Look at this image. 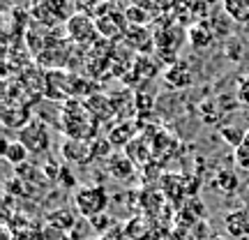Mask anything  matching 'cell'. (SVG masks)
<instances>
[{"instance_id":"cell-17","label":"cell","mask_w":249,"mask_h":240,"mask_svg":"<svg viewBox=\"0 0 249 240\" xmlns=\"http://www.w3.org/2000/svg\"><path fill=\"white\" fill-rule=\"evenodd\" d=\"M124 152H127V157H129L134 164H141V166H148V162L152 160V148H150V143H145L143 136H136V139L124 148Z\"/></svg>"},{"instance_id":"cell-16","label":"cell","mask_w":249,"mask_h":240,"mask_svg":"<svg viewBox=\"0 0 249 240\" xmlns=\"http://www.w3.org/2000/svg\"><path fill=\"white\" fill-rule=\"evenodd\" d=\"M107 162H108V173L118 180H127L134 173V166H136V164L127 157V152L124 150L123 152H113Z\"/></svg>"},{"instance_id":"cell-6","label":"cell","mask_w":249,"mask_h":240,"mask_svg":"<svg viewBox=\"0 0 249 240\" xmlns=\"http://www.w3.org/2000/svg\"><path fill=\"white\" fill-rule=\"evenodd\" d=\"M86 107L90 109V113L95 116L102 127L104 125H116L118 123V116H116V107H113V99L111 95H104V92H92L90 97L83 99Z\"/></svg>"},{"instance_id":"cell-11","label":"cell","mask_w":249,"mask_h":240,"mask_svg":"<svg viewBox=\"0 0 249 240\" xmlns=\"http://www.w3.org/2000/svg\"><path fill=\"white\" fill-rule=\"evenodd\" d=\"M30 120H33L30 107H23V104H5L2 102V125L7 129H18L21 132Z\"/></svg>"},{"instance_id":"cell-10","label":"cell","mask_w":249,"mask_h":240,"mask_svg":"<svg viewBox=\"0 0 249 240\" xmlns=\"http://www.w3.org/2000/svg\"><path fill=\"white\" fill-rule=\"evenodd\" d=\"M136 132H139V125L134 120H118L116 125H111L107 139L113 148H127L136 139Z\"/></svg>"},{"instance_id":"cell-14","label":"cell","mask_w":249,"mask_h":240,"mask_svg":"<svg viewBox=\"0 0 249 240\" xmlns=\"http://www.w3.org/2000/svg\"><path fill=\"white\" fill-rule=\"evenodd\" d=\"M213 39H214V33H213V28H210V23H208V21L194 23V26L187 30V42H189V46H192V49H196V51L208 49V46L213 44Z\"/></svg>"},{"instance_id":"cell-13","label":"cell","mask_w":249,"mask_h":240,"mask_svg":"<svg viewBox=\"0 0 249 240\" xmlns=\"http://www.w3.org/2000/svg\"><path fill=\"white\" fill-rule=\"evenodd\" d=\"M111 99H113V107H116L118 120H129V118H134L139 113V109H136V92H132V90L113 92Z\"/></svg>"},{"instance_id":"cell-12","label":"cell","mask_w":249,"mask_h":240,"mask_svg":"<svg viewBox=\"0 0 249 240\" xmlns=\"http://www.w3.org/2000/svg\"><path fill=\"white\" fill-rule=\"evenodd\" d=\"M164 83L173 90H182L187 86H192V72L182 60H178L176 65H169L164 70Z\"/></svg>"},{"instance_id":"cell-1","label":"cell","mask_w":249,"mask_h":240,"mask_svg":"<svg viewBox=\"0 0 249 240\" xmlns=\"http://www.w3.org/2000/svg\"><path fill=\"white\" fill-rule=\"evenodd\" d=\"M60 127L65 132V139H76V141H95L99 136V127L102 125L95 120V116L90 113V109L86 107L83 99H70L62 104L60 111Z\"/></svg>"},{"instance_id":"cell-23","label":"cell","mask_w":249,"mask_h":240,"mask_svg":"<svg viewBox=\"0 0 249 240\" xmlns=\"http://www.w3.org/2000/svg\"><path fill=\"white\" fill-rule=\"evenodd\" d=\"M208 23H210V28H213V33H214V37H219V35H229V33H231V17H229V14H226V12H224V9H219V12H217V14H214V17H210L208 18Z\"/></svg>"},{"instance_id":"cell-9","label":"cell","mask_w":249,"mask_h":240,"mask_svg":"<svg viewBox=\"0 0 249 240\" xmlns=\"http://www.w3.org/2000/svg\"><path fill=\"white\" fill-rule=\"evenodd\" d=\"M224 229L235 240L249 238V208H238L224 217Z\"/></svg>"},{"instance_id":"cell-20","label":"cell","mask_w":249,"mask_h":240,"mask_svg":"<svg viewBox=\"0 0 249 240\" xmlns=\"http://www.w3.org/2000/svg\"><path fill=\"white\" fill-rule=\"evenodd\" d=\"M222 9L231 17L233 23H249V0H226Z\"/></svg>"},{"instance_id":"cell-21","label":"cell","mask_w":249,"mask_h":240,"mask_svg":"<svg viewBox=\"0 0 249 240\" xmlns=\"http://www.w3.org/2000/svg\"><path fill=\"white\" fill-rule=\"evenodd\" d=\"M123 12H124V17H127V23H129V26L148 28V23H152V21H155L150 12H148L145 7H141L139 2H136V5H129V7H124Z\"/></svg>"},{"instance_id":"cell-2","label":"cell","mask_w":249,"mask_h":240,"mask_svg":"<svg viewBox=\"0 0 249 240\" xmlns=\"http://www.w3.org/2000/svg\"><path fill=\"white\" fill-rule=\"evenodd\" d=\"M108 201L111 199H108L107 187L102 185H86L74 192V205L83 220H95L99 215H104L108 208Z\"/></svg>"},{"instance_id":"cell-25","label":"cell","mask_w":249,"mask_h":240,"mask_svg":"<svg viewBox=\"0 0 249 240\" xmlns=\"http://www.w3.org/2000/svg\"><path fill=\"white\" fill-rule=\"evenodd\" d=\"M90 148H92V160H108L113 155V150H111L113 146L104 136H97L95 141H90Z\"/></svg>"},{"instance_id":"cell-29","label":"cell","mask_w":249,"mask_h":240,"mask_svg":"<svg viewBox=\"0 0 249 240\" xmlns=\"http://www.w3.org/2000/svg\"><path fill=\"white\" fill-rule=\"evenodd\" d=\"M205 240H226V238H219V236H210V238H205Z\"/></svg>"},{"instance_id":"cell-28","label":"cell","mask_w":249,"mask_h":240,"mask_svg":"<svg viewBox=\"0 0 249 240\" xmlns=\"http://www.w3.org/2000/svg\"><path fill=\"white\" fill-rule=\"evenodd\" d=\"M0 240H14V233L9 231L7 226H2V229H0Z\"/></svg>"},{"instance_id":"cell-27","label":"cell","mask_w":249,"mask_h":240,"mask_svg":"<svg viewBox=\"0 0 249 240\" xmlns=\"http://www.w3.org/2000/svg\"><path fill=\"white\" fill-rule=\"evenodd\" d=\"M238 97H240L242 104H247L249 107V76L238 81Z\"/></svg>"},{"instance_id":"cell-4","label":"cell","mask_w":249,"mask_h":240,"mask_svg":"<svg viewBox=\"0 0 249 240\" xmlns=\"http://www.w3.org/2000/svg\"><path fill=\"white\" fill-rule=\"evenodd\" d=\"M17 141H21L26 146V150L30 155H44L49 148H51V136H49V129L46 125L39 120V118H33L30 123L18 132Z\"/></svg>"},{"instance_id":"cell-8","label":"cell","mask_w":249,"mask_h":240,"mask_svg":"<svg viewBox=\"0 0 249 240\" xmlns=\"http://www.w3.org/2000/svg\"><path fill=\"white\" fill-rule=\"evenodd\" d=\"M60 155L67 164L86 166L92 162V148L88 141H76V139H65L60 146Z\"/></svg>"},{"instance_id":"cell-26","label":"cell","mask_w":249,"mask_h":240,"mask_svg":"<svg viewBox=\"0 0 249 240\" xmlns=\"http://www.w3.org/2000/svg\"><path fill=\"white\" fill-rule=\"evenodd\" d=\"M235 164H238L240 169L249 171V129L242 134L240 146L235 148Z\"/></svg>"},{"instance_id":"cell-22","label":"cell","mask_w":249,"mask_h":240,"mask_svg":"<svg viewBox=\"0 0 249 240\" xmlns=\"http://www.w3.org/2000/svg\"><path fill=\"white\" fill-rule=\"evenodd\" d=\"M213 185H214V189H219V192H224V194H235L240 183H238V176H235L231 169H224L214 176Z\"/></svg>"},{"instance_id":"cell-24","label":"cell","mask_w":249,"mask_h":240,"mask_svg":"<svg viewBox=\"0 0 249 240\" xmlns=\"http://www.w3.org/2000/svg\"><path fill=\"white\" fill-rule=\"evenodd\" d=\"M14 240H46V233L39 224L30 222L28 226H21L14 231Z\"/></svg>"},{"instance_id":"cell-7","label":"cell","mask_w":249,"mask_h":240,"mask_svg":"<svg viewBox=\"0 0 249 240\" xmlns=\"http://www.w3.org/2000/svg\"><path fill=\"white\" fill-rule=\"evenodd\" d=\"M123 44L139 55H150L155 51V33L143 26H129L123 37Z\"/></svg>"},{"instance_id":"cell-5","label":"cell","mask_w":249,"mask_h":240,"mask_svg":"<svg viewBox=\"0 0 249 240\" xmlns=\"http://www.w3.org/2000/svg\"><path fill=\"white\" fill-rule=\"evenodd\" d=\"M95 23H97V30H99V35H102V39L113 42V44L123 42L124 33H127V28H129L124 12H120V9H116V7L111 9L108 14H104V17L95 18Z\"/></svg>"},{"instance_id":"cell-15","label":"cell","mask_w":249,"mask_h":240,"mask_svg":"<svg viewBox=\"0 0 249 240\" xmlns=\"http://www.w3.org/2000/svg\"><path fill=\"white\" fill-rule=\"evenodd\" d=\"M0 155H2V160L5 162H9L12 166H21V164H26V160H28V155L30 152L26 150V146L21 141H12L9 143L7 139H2L0 141Z\"/></svg>"},{"instance_id":"cell-18","label":"cell","mask_w":249,"mask_h":240,"mask_svg":"<svg viewBox=\"0 0 249 240\" xmlns=\"http://www.w3.org/2000/svg\"><path fill=\"white\" fill-rule=\"evenodd\" d=\"M46 224H49L51 229H58V231H62V233H71L74 226H76V220H74V213H71V210L58 208V210L46 215Z\"/></svg>"},{"instance_id":"cell-3","label":"cell","mask_w":249,"mask_h":240,"mask_svg":"<svg viewBox=\"0 0 249 240\" xmlns=\"http://www.w3.org/2000/svg\"><path fill=\"white\" fill-rule=\"evenodd\" d=\"M65 33H67V39H70L71 44L81 46V49H88V46L97 44L99 39H102L95 18L88 17V14H81V12L70 17V21L65 23Z\"/></svg>"},{"instance_id":"cell-19","label":"cell","mask_w":249,"mask_h":240,"mask_svg":"<svg viewBox=\"0 0 249 240\" xmlns=\"http://www.w3.org/2000/svg\"><path fill=\"white\" fill-rule=\"evenodd\" d=\"M161 194L171 199V201H182L187 194L185 189V178L182 176H176V173H169L161 178Z\"/></svg>"}]
</instances>
